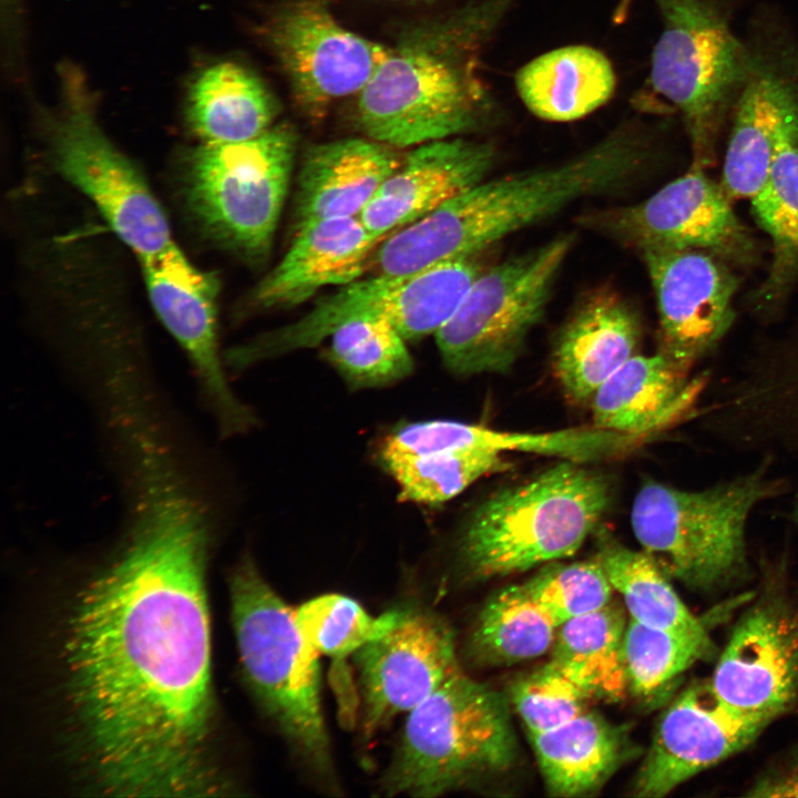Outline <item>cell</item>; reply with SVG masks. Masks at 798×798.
Here are the masks:
<instances>
[{"label": "cell", "instance_id": "obj_40", "mask_svg": "<svg viewBox=\"0 0 798 798\" xmlns=\"http://www.w3.org/2000/svg\"><path fill=\"white\" fill-rule=\"evenodd\" d=\"M766 388L779 416L798 433V341L778 347L769 364Z\"/></svg>", "mask_w": 798, "mask_h": 798}, {"label": "cell", "instance_id": "obj_41", "mask_svg": "<svg viewBox=\"0 0 798 798\" xmlns=\"http://www.w3.org/2000/svg\"><path fill=\"white\" fill-rule=\"evenodd\" d=\"M746 796L798 797V746L765 771L749 787Z\"/></svg>", "mask_w": 798, "mask_h": 798}, {"label": "cell", "instance_id": "obj_32", "mask_svg": "<svg viewBox=\"0 0 798 798\" xmlns=\"http://www.w3.org/2000/svg\"><path fill=\"white\" fill-rule=\"evenodd\" d=\"M597 532L595 561L623 596L631 620L654 628L708 633L704 621L687 608L668 575L647 552L628 549L606 530Z\"/></svg>", "mask_w": 798, "mask_h": 798}, {"label": "cell", "instance_id": "obj_30", "mask_svg": "<svg viewBox=\"0 0 798 798\" xmlns=\"http://www.w3.org/2000/svg\"><path fill=\"white\" fill-rule=\"evenodd\" d=\"M278 104L246 68L221 62L203 70L191 85L187 121L203 143L238 142L269 129Z\"/></svg>", "mask_w": 798, "mask_h": 798}, {"label": "cell", "instance_id": "obj_11", "mask_svg": "<svg viewBox=\"0 0 798 798\" xmlns=\"http://www.w3.org/2000/svg\"><path fill=\"white\" fill-rule=\"evenodd\" d=\"M574 238L561 235L487 267L434 335L454 375L507 372L542 319Z\"/></svg>", "mask_w": 798, "mask_h": 798}, {"label": "cell", "instance_id": "obj_1", "mask_svg": "<svg viewBox=\"0 0 798 798\" xmlns=\"http://www.w3.org/2000/svg\"><path fill=\"white\" fill-rule=\"evenodd\" d=\"M136 478L123 548L83 590L70 620V698L106 791L203 795L213 788L208 518L172 468Z\"/></svg>", "mask_w": 798, "mask_h": 798}, {"label": "cell", "instance_id": "obj_14", "mask_svg": "<svg viewBox=\"0 0 798 798\" xmlns=\"http://www.w3.org/2000/svg\"><path fill=\"white\" fill-rule=\"evenodd\" d=\"M750 71L732 114L720 185L751 200L769 172L785 117L798 101V42L775 9L761 8L746 39Z\"/></svg>", "mask_w": 798, "mask_h": 798}, {"label": "cell", "instance_id": "obj_6", "mask_svg": "<svg viewBox=\"0 0 798 798\" xmlns=\"http://www.w3.org/2000/svg\"><path fill=\"white\" fill-rule=\"evenodd\" d=\"M518 755L508 698L459 671L409 713L382 789L440 796L504 774Z\"/></svg>", "mask_w": 798, "mask_h": 798}, {"label": "cell", "instance_id": "obj_25", "mask_svg": "<svg viewBox=\"0 0 798 798\" xmlns=\"http://www.w3.org/2000/svg\"><path fill=\"white\" fill-rule=\"evenodd\" d=\"M657 351L635 355L591 398L595 427L649 437L690 412L705 390L704 377Z\"/></svg>", "mask_w": 798, "mask_h": 798}, {"label": "cell", "instance_id": "obj_17", "mask_svg": "<svg viewBox=\"0 0 798 798\" xmlns=\"http://www.w3.org/2000/svg\"><path fill=\"white\" fill-rule=\"evenodd\" d=\"M139 257L151 304L190 358L222 434L247 430L254 416L228 386L218 351L217 277L191 264L173 242Z\"/></svg>", "mask_w": 798, "mask_h": 798}, {"label": "cell", "instance_id": "obj_20", "mask_svg": "<svg viewBox=\"0 0 798 798\" xmlns=\"http://www.w3.org/2000/svg\"><path fill=\"white\" fill-rule=\"evenodd\" d=\"M655 291L658 351L689 369L733 325L738 282L729 265L694 249L642 252Z\"/></svg>", "mask_w": 798, "mask_h": 798}, {"label": "cell", "instance_id": "obj_29", "mask_svg": "<svg viewBox=\"0 0 798 798\" xmlns=\"http://www.w3.org/2000/svg\"><path fill=\"white\" fill-rule=\"evenodd\" d=\"M524 106L551 122L584 117L613 95L616 76L600 50L573 44L545 52L522 65L514 75Z\"/></svg>", "mask_w": 798, "mask_h": 798}, {"label": "cell", "instance_id": "obj_18", "mask_svg": "<svg viewBox=\"0 0 798 798\" xmlns=\"http://www.w3.org/2000/svg\"><path fill=\"white\" fill-rule=\"evenodd\" d=\"M776 718L719 700L709 683L685 687L663 712L631 795L664 797L697 774L747 748Z\"/></svg>", "mask_w": 798, "mask_h": 798}, {"label": "cell", "instance_id": "obj_28", "mask_svg": "<svg viewBox=\"0 0 798 798\" xmlns=\"http://www.w3.org/2000/svg\"><path fill=\"white\" fill-rule=\"evenodd\" d=\"M530 737L545 787L557 797L595 794L633 753L623 727L587 710Z\"/></svg>", "mask_w": 798, "mask_h": 798}, {"label": "cell", "instance_id": "obj_13", "mask_svg": "<svg viewBox=\"0 0 798 798\" xmlns=\"http://www.w3.org/2000/svg\"><path fill=\"white\" fill-rule=\"evenodd\" d=\"M730 197L704 168L690 166L648 198L594 214L589 223L621 244L648 249H694L729 266H753L759 255Z\"/></svg>", "mask_w": 798, "mask_h": 798}, {"label": "cell", "instance_id": "obj_37", "mask_svg": "<svg viewBox=\"0 0 798 798\" xmlns=\"http://www.w3.org/2000/svg\"><path fill=\"white\" fill-rule=\"evenodd\" d=\"M295 621L304 640L319 655L344 657L376 640L403 616L405 610L374 617L356 601L340 594H325L301 604Z\"/></svg>", "mask_w": 798, "mask_h": 798}, {"label": "cell", "instance_id": "obj_38", "mask_svg": "<svg viewBox=\"0 0 798 798\" xmlns=\"http://www.w3.org/2000/svg\"><path fill=\"white\" fill-rule=\"evenodd\" d=\"M522 586L557 626L606 606L613 590L595 560L546 563Z\"/></svg>", "mask_w": 798, "mask_h": 798}, {"label": "cell", "instance_id": "obj_22", "mask_svg": "<svg viewBox=\"0 0 798 798\" xmlns=\"http://www.w3.org/2000/svg\"><path fill=\"white\" fill-rule=\"evenodd\" d=\"M382 239L359 217L303 224L286 254L254 289L253 301L263 308L293 307L324 287L352 283L369 269Z\"/></svg>", "mask_w": 798, "mask_h": 798}, {"label": "cell", "instance_id": "obj_27", "mask_svg": "<svg viewBox=\"0 0 798 798\" xmlns=\"http://www.w3.org/2000/svg\"><path fill=\"white\" fill-rule=\"evenodd\" d=\"M750 201L771 241V263L753 304L760 314H771L798 283V101L785 117L767 177Z\"/></svg>", "mask_w": 798, "mask_h": 798}, {"label": "cell", "instance_id": "obj_42", "mask_svg": "<svg viewBox=\"0 0 798 798\" xmlns=\"http://www.w3.org/2000/svg\"><path fill=\"white\" fill-rule=\"evenodd\" d=\"M786 514L789 523L798 530V500L791 504V508Z\"/></svg>", "mask_w": 798, "mask_h": 798}, {"label": "cell", "instance_id": "obj_24", "mask_svg": "<svg viewBox=\"0 0 798 798\" xmlns=\"http://www.w3.org/2000/svg\"><path fill=\"white\" fill-rule=\"evenodd\" d=\"M641 338L636 313L618 293L589 294L561 329L553 369L566 396L590 401L597 388L630 358Z\"/></svg>", "mask_w": 798, "mask_h": 798}, {"label": "cell", "instance_id": "obj_39", "mask_svg": "<svg viewBox=\"0 0 798 798\" xmlns=\"http://www.w3.org/2000/svg\"><path fill=\"white\" fill-rule=\"evenodd\" d=\"M510 699L530 735L553 729L586 710L590 697L554 664L518 679Z\"/></svg>", "mask_w": 798, "mask_h": 798}, {"label": "cell", "instance_id": "obj_19", "mask_svg": "<svg viewBox=\"0 0 798 798\" xmlns=\"http://www.w3.org/2000/svg\"><path fill=\"white\" fill-rule=\"evenodd\" d=\"M362 729L370 737L413 708L460 671L454 635L434 613L405 610L400 622L357 649Z\"/></svg>", "mask_w": 798, "mask_h": 798}, {"label": "cell", "instance_id": "obj_12", "mask_svg": "<svg viewBox=\"0 0 798 798\" xmlns=\"http://www.w3.org/2000/svg\"><path fill=\"white\" fill-rule=\"evenodd\" d=\"M65 80V109L52 136L55 168L137 256L163 249L172 242L163 208L139 168L99 127L79 76Z\"/></svg>", "mask_w": 798, "mask_h": 798}, {"label": "cell", "instance_id": "obj_21", "mask_svg": "<svg viewBox=\"0 0 798 798\" xmlns=\"http://www.w3.org/2000/svg\"><path fill=\"white\" fill-rule=\"evenodd\" d=\"M497 149L488 141L448 137L415 146L359 215L385 238L488 177Z\"/></svg>", "mask_w": 798, "mask_h": 798}, {"label": "cell", "instance_id": "obj_31", "mask_svg": "<svg viewBox=\"0 0 798 798\" xmlns=\"http://www.w3.org/2000/svg\"><path fill=\"white\" fill-rule=\"evenodd\" d=\"M624 612L606 606L557 626L551 659L590 698L617 700L628 690Z\"/></svg>", "mask_w": 798, "mask_h": 798}, {"label": "cell", "instance_id": "obj_34", "mask_svg": "<svg viewBox=\"0 0 798 798\" xmlns=\"http://www.w3.org/2000/svg\"><path fill=\"white\" fill-rule=\"evenodd\" d=\"M628 690L658 702L695 663L714 656L709 633L654 628L630 618L623 641Z\"/></svg>", "mask_w": 798, "mask_h": 798}, {"label": "cell", "instance_id": "obj_33", "mask_svg": "<svg viewBox=\"0 0 798 798\" xmlns=\"http://www.w3.org/2000/svg\"><path fill=\"white\" fill-rule=\"evenodd\" d=\"M557 625L522 584L500 590L480 611L469 638L471 656L484 664H512L551 649Z\"/></svg>", "mask_w": 798, "mask_h": 798}, {"label": "cell", "instance_id": "obj_10", "mask_svg": "<svg viewBox=\"0 0 798 798\" xmlns=\"http://www.w3.org/2000/svg\"><path fill=\"white\" fill-rule=\"evenodd\" d=\"M487 268L483 253L406 275H376L344 285L306 315L226 354L239 369L327 339L346 321L388 320L406 340L436 335L452 316L474 279Z\"/></svg>", "mask_w": 798, "mask_h": 798}, {"label": "cell", "instance_id": "obj_9", "mask_svg": "<svg viewBox=\"0 0 798 798\" xmlns=\"http://www.w3.org/2000/svg\"><path fill=\"white\" fill-rule=\"evenodd\" d=\"M291 126L238 142L203 143L182 170V191L201 233L247 262L268 256L295 162Z\"/></svg>", "mask_w": 798, "mask_h": 798}, {"label": "cell", "instance_id": "obj_2", "mask_svg": "<svg viewBox=\"0 0 798 798\" xmlns=\"http://www.w3.org/2000/svg\"><path fill=\"white\" fill-rule=\"evenodd\" d=\"M654 151L649 132L627 124L564 162L485 178L385 237L369 269L376 275H406L484 253L579 200L630 183Z\"/></svg>", "mask_w": 798, "mask_h": 798}, {"label": "cell", "instance_id": "obj_36", "mask_svg": "<svg viewBox=\"0 0 798 798\" xmlns=\"http://www.w3.org/2000/svg\"><path fill=\"white\" fill-rule=\"evenodd\" d=\"M399 488V499L419 504L446 502L478 479L507 469L499 453L446 450L426 454H379Z\"/></svg>", "mask_w": 798, "mask_h": 798}, {"label": "cell", "instance_id": "obj_7", "mask_svg": "<svg viewBox=\"0 0 798 798\" xmlns=\"http://www.w3.org/2000/svg\"><path fill=\"white\" fill-rule=\"evenodd\" d=\"M232 618L245 674L256 697L316 775L332 771L320 703L319 654L304 640L291 610L249 557L231 576Z\"/></svg>", "mask_w": 798, "mask_h": 798}, {"label": "cell", "instance_id": "obj_5", "mask_svg": "<svg viewBox=\"0 0 798 798\" xmlns=\"http://www.w3.org/2000/svg\"><path fill=\"white\" fill-rule=\"evenodd\" d=\"M764 456L751 471L700 490L646 481L635 495L631 524L637 541L669 576L712 591L746 575V525L764 501L788 483Z\"/></svg>", "mask_w": 798, "mask_h": 798}, {"label": "cell", "instance_id": "obj_23", "mask_svg": "<svg viewBox=\"0 0 798 798\" xmlns=\"http://www.w3.org/2000/svg\"><path fill=\"white\" fill-rule=\"evenodd\" d=\"M402 157L397 147L368 136L311 146L297 178L296 228L317 219L359 217Z\"/></svg>", "mask_w": 798, "mask_h": 798}, {"label": "cell", "instance_id": "obj_16", "mask_svg": "<svg viewBox=\"0 0 798 798\" xmlns=\"http://www.w3.org/2000/svg\"><path fill=\"white\" fill-rule=\"evenodd\" d=\"M708 683L737 710L787 712L798 700V597L765 587L738 618Z\"/></svg>", "mask_w": 798, "mask_h": 798}, {"label": "cell", "instance_id": "obj_35", "mask_svg": "<svg viewBox=\"0 0 798 798\" xmlns=\"http://www.w3.org/2000/svg\"><path fill=\"white\" fill-rule=\"evenodd\" d=\"M328 338V359L354 389L388 386L413 370L407 340L386 319L349 320Z\"/></svg>", "mask_w": 798, "mask_h": 798}, {"label": "cell", "instance_id": "obj_4", "mask_svg": "<svg viewBox=\"0 0 798 798\" xmlns=\"http://www.w3.org/2000/svg\"><path fill=\"white\" fill-rule=\"evenodd\" d=\"M611 500L610 479L563 460L473 511L459 539L461 570L487 580L571 556L596 531Z\"/></svg>", "mask_w": 798, "mask_h": 798}, {"label": "cell", "instance_id": "obj_15", "mask_svg": "<svg viewBox=\"0 0 798 798\" xmlns=\"http://www.w3.org/2000/svg\"><path fill=\"white\" fill-rule=\"evenodd\" d=\"M266 37L296 102L316 117L358 94L390 51L341 25L325 0H288L270 18Z\"/></svg>", "mask_w": 798, "mask_h": 798}, {"label": "cell", "instance_id": "obj_3", "mask_svg": "<svg viewBox=\"0 0 798 798\" xmlns=\"http://www.w3.org/2000/svg\"><path fill=\"white\" fill-rule=\"evenodd\" d=\"M516 2L473 0L390 48L357 94V121L365 134L402 149L493 123L499 106L479 68Z\"/></svg>", "mask_w": 798, "mask_h": 798}, {"label": "cell", "instance_id": "obj_8", "mask_svg": "<svg viewBox=\"0 0 798 798\" xmlns=\"http://www.w3.org/2000/svg\"><path fill=\"white\" fill-rule=\"evenodd\" d=\"M653 1L662 30L649 82L682 116L692 166L706 168L748 79L749 47L733 30L727 0Z\"/></svg>", "mask_w": 798, "mask_h": 798}, {"label": "cell", "instance_id": "obj_26", "mask_svg": "<svg viewBox=\"0 0 798 798\" xmlns=\"http://www.w3.org/2000/svg\"><path fill=\"white\" fill-rule=\"evenodd\" d=\"M647 438L595 426L549 432H512L450 420L406 424L401 442L410 454L471 450L502 454L528 452L579 463L615 459L636 450Z\"/></svg>", "mask_w": 798, "mask_h": 798}]
</instances>
